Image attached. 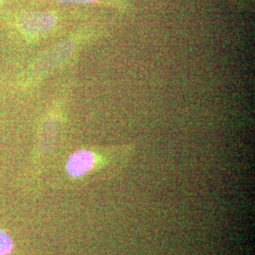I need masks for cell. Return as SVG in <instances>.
I'll return each mask as SVG.
<instances>
[{
	"label": "cell",
	"mask_w": 255,
	"mask_h": 255,
	"mask_svg": "<svg viewBox=\"0 0 255 255\" xmlns=\"http://www.w3.org/2000/svg\"><path fill=\"white\" fill-rule=\"evenodd\" d=\"M56 17L48 12H30L24 15L20 21V27L29 34H41L52 28Z\"/></svg>",
	"instance_id": "cell-2"
},
{
	"label": "cell",
	"mask_w": 255,
	"mask_h": 255,
	"mask_svg": "<svg viewBox=\"0 0 255 255\" xmlns=\"http://www.w3.org/2000/svg\"><path fill=\"white\" fill-rule=\"evenodd\" d=\"M57 1L64 4H83V3H93L98 0H57Z\"/></svg>",
	"instance_id": "cell-4"
},
{
	"label": "cell",
	"mask_w": 255,
	"mask_h": 255,
	"mask_svg": "<svg viewBox=\"0 0 255 255\" xmlns=\"http://www.w3.org/2000/svg\"><path fill=\"white\" fill-rule=\"evenodd\" d=\"M13 249V242L7 233L0 229V255H9Z\"/></svg>",
	"instance_id": "cell-3"
},
{
	"label": "cell",
	"mask_w": 255,
	"mask_h": 255,
	"mask_svg": "<svg viewBox=\"0 0 255 255\" xmlns=\"http://www.w3.org/2000/svg\"><path fill=\"white\" fill-rule=\"evenodd\" d=\"M97 164V155L91 150L81 149L70 155L65 169L72 178H81L91 172Z\"/></svg>",
	"instance_id": "cell-1"
}]
</instances>
